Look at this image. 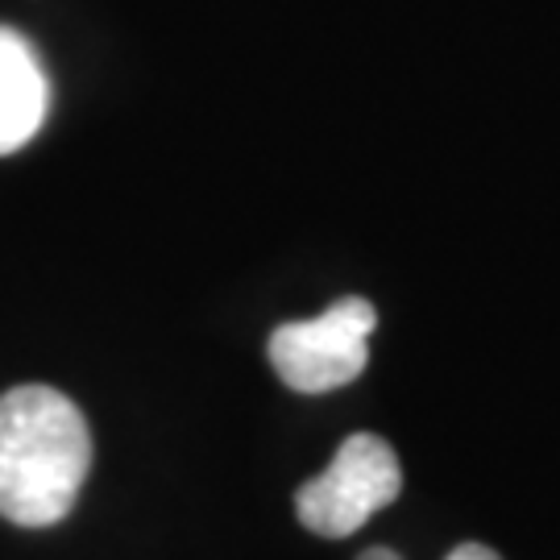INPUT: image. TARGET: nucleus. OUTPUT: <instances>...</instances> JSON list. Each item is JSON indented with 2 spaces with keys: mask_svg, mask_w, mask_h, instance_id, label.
Returning a JSON list of instances; mask_svg holds the SVG:
<instances>
[{
  "mask_svg": "<svg viewBox=\"0 0 560 560\" xmlns=\"http://www.w3.org/2000/svg\"><path fill=\"white\" fill-rule=\"evenodd\" d=\"M92 469V432L55 386L25 382L0 395V515L50 527L71 515Z\"/></svg>",
  "mask_w": 560,
  "mask_h": 560,
  "instance_id": "nucleus-1",
  "label": "nucleus"
},
{
  "mask_svg": "<svg viewBox=\"0 0 560 560\" xmlns=\"http://www.w3.org/2000/svg\"><path fill=\"white\" fill-rule=\"evenodd\" d=\"M399 490L402 469L395 448L374 432H358L340 444L332 465L295 494V515L307 532L345 540L399 499Z\"/></svg>",
  "mask_w": 560,
  "mask_h": 560,
  "instance_id": "nucleus-2",
  "label": "nucleus"
},
{
  "mask_svg": "<svg viewBox=\"0 0 560 560\" xmlns=\"http://www.w3.org/2000/svg\"><path fill=\"white\" fill-rule=\"evenodd\" d=\"M378 324L374 303L345 295L316 320H291L270 332V365L300 395L349 386L370 361V332Z\"/></svg>",
  "mask_w": 560,
  "mask_h": 560,
  "instance_id": "nucleus-3",
  "label": "nucleus"
},
{
  "mask_svg": "<svg viewBox=\"0 0 560 560\" xmlns=\"http://www.w3.org/2000/svg\"><path fill=\"white\" fill-rule=\"evenodd\" d=\"M50 83L42 71L34 46L18 30L0 25V154H13L46 120Z\"/></svg>",
  "mask_w": 560,
  "mask_h": 560,
  "instance_id": "nucleus-4",
  "label": "nucleus"
},
{
  "mask_svg": "<svg viewBox=\"0 0 560 560\" xmlns=\"http://www.w3.org/2000/svg\"><path fill=\"white\" fill-rule=\"evenodd\" d=\"M444 560H502V557L494 548H486V544H457Z\"/></svg>",
  "mask_w": 560,
  "mask_h": 560,
  "instance_id": "nucleus-5",
  "label": "nucleus"
},
{
  "mask_svg": "<svg viewBox=\"0 0 560 560\" xmlns=\"http://www.w3.org/2000/svg\"><path fill=\"white\" fill-rule=\"evenodd\" d=\"M358 560H402L399 552H390V548H365Z\"/></svg>",
  "mask_w": 560,
  "mask_h": 560,
  "instance_id": "nucleus-6",
  "label": "nucleus"
}]
</instances>
